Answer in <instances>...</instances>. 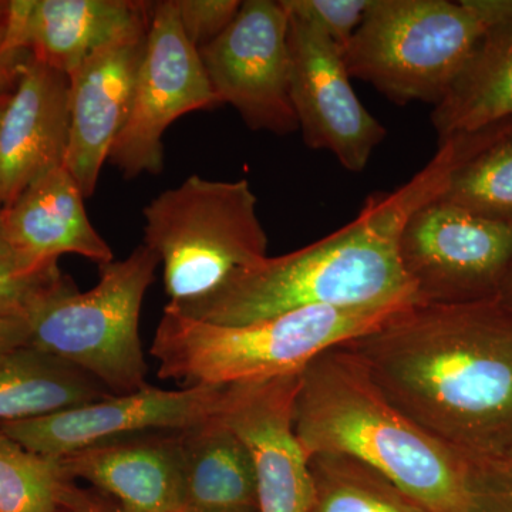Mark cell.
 <instances>
[{
    "mask_svg": "<svg viewBox=\"0 0 512 512\" xmlns=\"http://www.w3.org/2000/svg\"><path fill=\"white\" fill-rule=\"evenodd\" d=\"M394 409L474 457L512 447V311L412 303L346 343Z\"/></svg>",
    "mask_w": 512,
    "mask_h": 512,
    "instance_id": "1",
    "label": "cell"
},
{
    "mask_svg": "<svg viewBox=\"0 0 512 512\" xmlns=\"http://www.w3.org/2000/svg\"><path fill=\"white\" fill-rule=\"evenodd\" d=\"M463 153V137L439 141L419 173L367 197L357 217L315 244L268 256L208 301L167 309L215 325L258 322L308 306L377 308L416 303L400 241L412 215L444 191Z\"/></svg>",
    "mask_w": 512,
    "mask_h": 512,
    "instance_id": "2",
    "label": "cell"
},
{
    "mask_svg": "<svg viewBox=\"0 0 512 512\" xmlns=\"http://www.w3.org/2000/svg\"><path fill=\"white\" fill-rule=\"evenodd\" d=\"M406 306H308L237 326L164 309L150 353L157 360L158 376L183 387H228L299 376L316 357L372 332Z\"/></svg>",
    "mask_w": 512,
    "mask_h": 512,
    "instance_id": "3",
    "label": "cell"
},
{
    "mask_svg": "<svg viewBox=\"0 0 512 512\" xmlns=\"http://www.w3.org/2000/svg\"><path fill=\"white\" fill-rule=\"evenodd\" d=\"M510 0H372L345 50L352 79L396 104L440 103Z\"/></svg>",
    "mask_w": 512,
    "mask_h": 512,
    "instance_id": "4",
    "label": "cell"
},
{
    "mask_svg": "<svg viewBox=\"0 0 512 512\" xmlns=\"http://www.w3.org/2000/svg\"><path fill=\"white\" fill-rule=\"evenodd\" d=\"M247 180L192 174L143 210L144 245L163 266L165 308L198 305L268 258V237Z\"/></svg>",
    "mask_w": 512,
    "mask_h": 512,
    "instance_id": "5",
    "label": "cell"
},
{
    "mask_svg": "<svg viewBox=\"0 0 512 512\" xmlns=\"http://www.w3.org/2000/svg\"><path fill=\"white\" fill-rule=\"evenodd\" d=\"M158 265L143 244L126 259L100 265L99 281L89 291L70 281L30 316L29 345L83 370L111 394L143 389L148 365L140 313Z\"/></svg>",
    "mask_w": 512,
    "mask_h": 512,
    "instance_id": "6",
    "label": "cell"
},
{
    "mask_svg": "<svg viewBox=\"0 0 512 512\" xmlns=\"http://www.w3.org/2000/svg\"><path fill=\"white\" fill-rule=\"evenodd\" d=\"M400 256L416 303L497 299L512 264V225L436 198L403 229Z\"/></svg>",
    "mask_w": 512,
    "mask_h": 512,
    "instance_id": "7",
    "label": "cell"
},
{
    "mask_svg": "<svg viewBox=\"0 0 512 512\" xmlns=\"http://www.w3.org/2000/svg\"><path fill=\"white\" fill-rule=\"evenodd\" d=\"M220 106L200 53L181 28L175 0L154 2L133 104L126 126L111 148L109 163L127 180L161 174L167 128L192 111Z\"/></svg>",
    "mask_w": 512,
    "mask_h": 512,
    "instance_id": "8",
    "label": "cell"
},
{
    "mask_svg": "<svg viewBox=\"0 0 512 512\" xmlns=\"http://www.w3.org/2000/svg\"><path fill=\"white\" fill-rule=\"evenodd\" d=\"M289 16L281 0H245L237 18L198 50L218 103L229 104L254 131H299L291 100Z\"/></svg>",
    "mask_w": 512,
    "mask_h": 512,
    "instance_id": "9",
    "label": "cell"
},
{
    "mask_svg": "<svg viewBox=\"0 0 512 512\" xmlns=\"http://www.w3.org/2000/svg\"><path fill=\"white\" fill-rule=\"evenodd\" d=\"M289 16L291 100L303 141L362 173L387 130L360 103L345 55L308 22Z\"/></svg>",
    "mask_w": 512,
    "mask_h": 512,
    "instance_id": "10",
    "label": "cell"
},
{
    "mask_svg": "<svg viewBox=\"0 0 512 512\" xmlns=\"http://www.w3.org/2000/svg\"><path fill=\"white\" fill-rule=\"evenodd\" d=\"M224 393L225 387L165 390L147 384L63 412L0 424V429L33 453L62 458L117 437L200 426L220 416Z\"/></svg>",
    "mask_w": 512,
    "mask_h": 512,
    "instance_id": "11",
    "label": "cell"
},
{
    "mask_svg": "<svg viewBox=\"0 0 512 512\" xmlns=\"http://www.w3.org/2000/svg\"><path fill=\"white\" fill-rule=\"evenodd\" d=\"M299 376L225 389L220 417L254 461L259 512H313L316 493L309 457L295 431Z\"/></svg>",
    "mask_w": 512,
    "mask_h": 512,
    "instance_id": "12",
    "label": "cell"
},
{
    "mask_svg": "<svg viewBox=\"0 0 512 512\" xmlns=\"http://www.w3.org/2000/svg\"><path fill=\"white\" fill-rule=\"evenodd\" d=\"M148 32L111 43L69 76L70 131L64 168L84 198L96 191L101 170L126 126Z\"/></svg>",
    "mask_w": 512,
    "mask_h": 512,
    "instance_id": "13",
    "label": "cell"
},
{
    "mask_svg": "<svg viewBox=\"0 0 512 512\" xmlns=\"http://www.w3.org/2000/svg\"><path fill=\"white\" fill-rule=\"evenodd\" d=\"M154 2L10 0L5 49H26L66 74L111 43L148 32Z\"/></svg>",
    "mask_w": 512,
    "mask_h": 512,
    "instance_id": "14",
    "label": "cell"
},
{
    "mask_svg": "<svg viewBox=\"0 0 512 512\" xmlns=\"http://www.w3.org/2000/svg\"><path fill=\"white\" fill-rule=\"evenodd\" d=\"M69 131V76L30 56L0 119V210L64 167Z\"/></svg>",
    "mask_w": 512,
    "mask_h": 512,
    "instance_id": "15",
    "label": "cell"
},
{
    "mask_svg": "<svg viewBox=\"0 0 512 512\" xmlns=\"http://www.w3.org/2000/svg\"><path fill=\"white\" fill-rule=\"evenodd\" d=\"M64 473L126 512H180L181 431H150L101 441L60 458Z\"/></svg>",
    "mask_w": 512,
    "mask_h": 512,
    "instance_id": "16",
    "label": "cell"
},
{
    "mask_svg": "<svg viewBox=\"0 0 512 512\" xmlns=\"http://www.w3.org/2000/svg\"><path fill=\"white\" fill-rule=\"evenodd\" d=\"M82 190L64 167L29 185L0 210L3 238L13 254L35 264L83 256L97 265L114 261L113 249L87 217Z\"/></svg>",
    "mask_w": 512,
    "mask_h": 512,
    "instance_id": "17",
    "label": "cell"
},
{
    "mask_svg": "<svg viewBox=\"0 0 512 512\" xmlns=\"http://www.w3.org/2000/svg\"><path fill=\"white\" fill-rule=\"evenodd\" d=\"M180 512H259L254 461L220 416L181 431Z\"/></svg>",
    "mask_w": 512,
    "mask_h": 512,
    "instance_id": "18",
    "label": "cell"
},
{
    "mask_svg": "<svg viewBox=\"0 0 512 512\" xmlns=\"http://www.w3.org/2000/svg\"><path fill=\"white\" fill-rule=\"evenodd\" d=\"M110 394L83 370L33 346L0 353V424L63 412Z\"/></svg>",
    "mask_w": 512,
    "mask_h": 512,
    "instance_id": "19",
    "label": "cell"
},
{
    "mask_svg": "<svg viewBox=\"0 0 512 512\" xmlns=\"http://www.w3.org/2000/svg\"><path fill=\"white\" fill-rule=\"evenodd\" d=\"M512 120V22L488 30L431 113L439 141Z\"/></svg>",
    "mask_w": 512,
    "mask_h": 512,
    "instance_id": "20",
    "label": "cell"
},
{
    "mask_svg": "<svg viewBox=\"0 0 512 512\" xmlns=\"http://www.w3.org/2000/svg\"><path fill=\"white\" fill-rule=\"evenodd\" d=\"M463 134V153L439 198L512 225V120Z\"/></svg>",
    "mask_w": 512,
    "mask_h": 512,
    "instance_id": "21",
    "label": "cell"
},
{
    "mask_svg": "<svg viewBox=\"0 0 512 512\" xmlns=\"http://www.w3.org/2000/svg\"><path fill=\"white\" fill-rule=\"evenodd\" d=\"M309 466L316 493L313 512H423L355 458L315 454Z\"/></svg>",
    "mask_w": 512,
    "mask_h": 512,
    "instance_id": "22",
    "label": "cell"
},
{
    "mask_svg": "<svg viewBox=\"0 0 512 512\" xmlns=\"http://www.w3.org/2000/svg\"><path fill=\"white\" fill-rule=\"evenodd\" d=\"M72 483L60 458L33 453L0 429V512H64Z\"/></svg>",
    "mask_w": 512,
    "mask_h": 512,
    "instance_id": "23",
    "label": "cell"
},
{
    "mask_svg": "<svg viewBox=\"0 0 512 512\" xmlns=\"http://www.w3.org/2000/svg\"><path fill=\"white\" fill-rule=\"evenodd\" d=\"M70 281L57 262L35 264L13 252H0V315L29 320Z\"/></svg>",
    "mask_w": 512,
    "mask_h": 512,
    "instance_id": "24",
    "label": "cell"
},
{
    "mask_svg": "<svg viewBox=\"0 0 512 512\" xmlns=\"http://www.w3.org/2000/svg\"><path fill=\"white\" fill-rule=\"evenodd\" d=\"M293 18L308 22L345 55L372 0H281Z\"/></svg>",
    "mask_w": 512,
    "mask_h": 512,
    "instance_id": "25",
    "label": "cell"
},
{
    "mask_svg": "<svg viewBox=\"0 0 512 512\" xmlns=\"http://www.w3.org/2000/svg\"><path fill=\"white\" fill-rule=\"evenodd\" d=\"M188 42L197 50L220 37L237 18L239 0H175Z\"/></svg>",
    "mask_w": 512,
    "mask_h": 512,
    "instance_id": "26",
    "label": "cell"
},
{
    "mask_svg": "<svg viewBox=\"0 0 512 512\" xmlns=\"http://www.w3.org/2000/svg\"><path fill=\"white\" fill-rule=\"evenodd\" d=\"M485 512H512V447L498 457L487 458Z\"/></svg>",
    "mask_w": 512,
    "mask_h": 512,
    "instance_id": "27",
    "label": "cell"
},
{
    "mask_svg": "<svg viewBox=\"0 0 512 512\" xmlns=\"http://www.w3.org/2000/svg\"><path fill=\"white\" fill-rule=\"evenodd\" d=\"M64 512H126L116 501L90 487L72 483L64 494Z\"/></svg>",
    "mask_w": 512,
    "mask_h": 512,
    "instance_id": "28",
    "label": "cell"
},
{
    "mask_svg": "<svg viewBox=\"0 0 512 512\" xmlns=\"http://www.w3.org/2000/svg\"><path fill=\"white\" fill-rule=\"evenodd\" d=\"M30 56L32 53L26 49L5 50L0 55V119L18 87L20 74Z\"/></svg>",
    "mask_w": 512,
    "mask_h": 512,
    "instance_id": "29",
    "label": "cell"
},
{
    "mask_svg": "<svg viewBox=\"0 0 512 512\" xmlns=\"http://www.w3.org/2000/svg\"><path fill=\"white\" fill-rule=\"evenodd\" d=\"M29 320L0 315V353L29 345Z\"/></svg>",
    "mask_w": 512,
    "mask_h": 512,
    "instance_id": "30",
    "label": "cell"
},
{
    "mask_svg": "<svg viewBox=\"0 0 512 512\" xmlns=\"http://www.w3.org/2000/svg\"><path fill=\"white\" fill-rule=\"evenodd\" d=\"M10 0H0V55L5 49L6 35H8Z\"/></svg>",
    "mask_w": 512,
    "mask_h": 512,
    "instance_id": "31",
    "label": "cell"
},
{
    "mask_svg": "<svg viewBox=\"0 0 512 512\" xmlns=\"http://www.w3.org/2000/svg\"><path fill=\"white\" fill-rule=\"evenodd\" d=\"M497 299L512 311V264L510 271H508L507 276H505L503 286H501V291L498 293Z\"/></svg>",
    "mask_w": 512,
    "mask_h": 512,
    "instance_id": "32",
    "label": "cell"
},
{
    "mask_svg": "<svg viewBox=\"0 0 512 512\" xmlns=\"http://www.w3.org/2000/svg\"><path fill=\"white\" fill-rule=\"evenodd\" d=\"M0 252H12L10 251L8 244H6L5 238H3L2 227H0Z\"/></svg>",
    "mask_w": 512,
    "mask_h": 512,
    "instance_id": "33",
    "label": "cell"
}]
</instances>
